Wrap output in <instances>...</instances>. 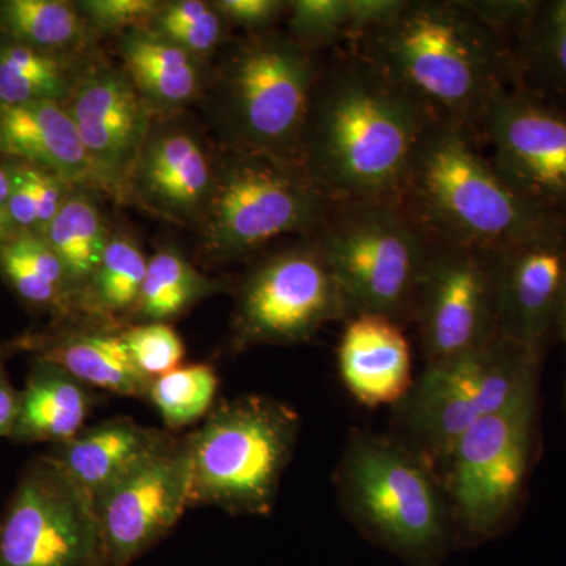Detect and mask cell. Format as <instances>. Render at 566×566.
Returning a JSON list of instances; mask_svg holds the SVG:
<instances>
[{
  "mask_svg": "<svg viewBox=\"0 0 566 566\" xmlns=\"http://www.w3.org/2000/svg\"><path fill=\"white\" fill-rule=\"evenodd\" d=\"M441 118L415 92L346 48L319 66L301 166L335 200H400L409 167Z\"/></svg>",
  "mask_w": 566,
  "mask_h": 566,
  "instance_id": "1",
  "label": "cell"
},
{
  "mask_svg": "<svg viewBox=\"0 0 566 566\" xmlns=\"http://www.w3.org/2000/svg\"><path fill=\"white\" fill-rule=\"evenodd\" d=\"M346 48L476 145L491 107L516 87L513 41L480 17L471 0H405L395 17Z\"/></svg>",
  "mask_w": 566,
  "mask_h": 566,
  "instance_id": "2",
  "label": "cell"
},
{
  "mask_svg": "<svg viewBox=\"0 0 566 566\" xmlns=\"http://www.w3.org/2000/svg\"><path fill=\"white\" fill-rule=\"evenodd\" d=\"M401 202L438 243L502 251L566 226L517 196L476 144L439 120L406 177Z\"/></svg>",
  "mask_w": 566,
  "mask_h": 566,
  "instance_id": "3",
  "label": "cell"
},
{
  "mask_svg": "<svg viewBox=\"0 0 566 566\" xmlns=\"http://www.w3.org/2000/svg\"><path fill=\"white\" fill-rule=\"evenodd\" d=\"M338 497L365 538L408 566H442L455 545L433 465L395 438L354 431L337 469Z\"/></svg>",
  "mask_w": 566,
  "mask_h": 566,
  "instance_id": "4",
  "label": "cell"
},
{
  "mask_svg": "<svg viewBox=\"0 0 566 566\" xmlns=\"http://www.w3.org/2000/svg\"><path fill=\"white\" fill-rule=\"evenodd\" d=\"M308 238L333 271L349 318L412 322L436 241L401 200H337Z\"/></svg>",
  "mask_w": 566,
  "mask_h": 566,
  "instance_id": "5",
  "label": "cell"
},
{
  "mask_svg": "<svg viewBox=\"0 0 566 566\" xmlns=\"http://www.w3.org/2000/svg\"><path fill=\"white\" fill-rule=\"evenodd\" d=\"M301 417L283 401L244 395L221 401L191 434L192 506L266 516L292 461Z\"/></svg>",
  "mask_w": 566,
  "mask_h": 566,
  "instance_id": "6",
  "label": "cell"
},
{
  "mask_svg": "<svg viewBox=\"0 0 566 566\" xmlns=\"http://www.w3.org/2000/svg\"><path fill=\"white\" fill-rule=\"evenodd\" d=\"M334 202L301 164L227 147L199 222L200 249L208 262H240L289 234L312 237Z\"/></svg>",
  "mask_w": 566,
  "mask_h": 566,
  "instance_id": "7",
  "label": "cell"
},
{
  "mask_svg": "<svg viewBox=\"0 0 566 566\" xmlns=\"http://www.w3.org/2000/svg\"><path fill=\"white\" fill-rule=\"evenodd\" d=\"M319 65L282 31L249 35L223 62L219 112L227 147L301 164Z\"/></svg>",
  "mask_w": 566,
  "mask_h": 566,
  "instance_id": "8",
  "label": "cell"
},
{
  "mask_svg": "<svg viewBox=\"0 0 566 566\" xmlns=\"http://www.w3.org/2000/svg\"><path fill=\"white\" fill-rule=\"evenodd\" d=\"M543 360L497 337L427 364L411 392L395 406L415 452L431 465L480 420L538 389Z\"/></svg>",
  "mask_w": 566,
  "mask_h": 566,
  "instance_id": "9",
  "label": "cell"
},
{
  "mask_svg": "<svg viewBox=\"0 0 566 566\" xmlns=\"http://www.w3.org/2000/svg\"><path fill=\"white\" fill-rule=\"evenodd\" d=\"M538 438V389L486 417L453 444L441 464L458 546L482 545L515 520Z\"/></svg>",
  "mask_w": 566,
  "mask_h": 566,
  "instance_id": "10",
  "label": "cell"
},
{
  "mask_svg": "<svg viewBox=\"0 0 566 566\" xmlns=\"http://www.w3.org/2000/svg\"><path fill=\"white\" fill-rule=\"evenodd\" d=\"M349 318L344 294L312 238L268 253L238 289L232 348L296 345Z\"/></svg>",
  "mask_w": 566,
  "mask_h": 566,
  "instance_id": "11",
  "label": "cell"
},
{
  "mask_svg": "<svg viewBox=\"0 0 566 566\" xmlns=\"http://www.w3.org/2000/svg\"><path fill=\"white\" fill-rule=\"evenodd\" d=\"M0 566H104L95 499L48 453L25 463L0 516Z\"/></svg>",
  "mask_w": 566,
  "mask_h": 566,
  "instance_id": "12",
  "label": "cell"
},
{
  "mask_svg": "<svg viewBox=\"0 0 566 566\" xmlns=\"http://www.w3.org/2000/svg\"><path fill=\"white\" fill-rule=\"evenodd\" d=\"M412 323L419 327L427 364L501 337L497 252L436 241L417 292Z\"/></svg>",
  "mask_w": 566,
  "mask_h": 566,
  "instance_id": "13",
  "label": "cell"
},
{
  "mask_svg": "<svg viewBox=\"0 0 566 566\" xmlns=\"http://www.w3.org/2000/svg\"><path fill=\"white\" fill-rule=\"evenodd\" d=\"M191 434L95 497L104 566H132L191 509Z\"/></svg>",
  "mask_w": 566,
  "mask_h": 566,
  "instance_id": "14",
  "label": "cell"
},
{
  "mask_svg": "<svg viewBox=\"0 0 566 566\" xmlns=\"http://www.w3.org/2000/svg\"><path fill=\"white\" fill-rule=\"evenodd\" d=\"M482 144L517 196L566 219V111L512 88L491 107Z\"/></svg>",
  "mask_w": 566,
  "mask_h": 566,
  "instance_id": "15",
  "label": "cell"
},
{
  "mask_svg": "<svg viewBox=\"0 0 566 566\" xmlns=\"http://www.w3.org/2000/svg\"><path fill=\"white\" fill-rule=\"evenodd\" d=\"M107 191L129 202L128 182L159 112L120 69L95 61L63 104Z\"/></svg>",
  "mask_w": 566,
  "mask_h": 566,
  "instance_id": "16",
  "label": "cell"
},
{
  "mask_svg": "<svg viewBox=\"0 0 566 566\" xmlns=\"http://www.w3.org/2000/svg\"><path fill=\"white\" fill-rule=\"evenodd\" d=\"M566 308V226L497 251L499 335L538 359L560 340Z\"/></svg>",
  "mask_w": 566,
  "mask_h": 566,
  "instance_id": "17",
  "label": "cell"
},
{
  "mask_svg": "<svg viewBox=\"0 0 566 566\" xmlns=\"http://www.w3.org/2000/svg\"><path fill=\"white\" fill-rule=\"evenodd\" d=\"M219 155L174 115H156L129 178V202L170 222L197 223L214 191Z\"/></svg>",
  "mask_w": 566,
  "mask_h": 566,
  "instance_id": "18",
  "label": "cell"
},
{
  "mask_svg": "<svg viewBox=\"0 0 566 566\" xmlns=\"http://www.w3.org/2000/svg\"><path fill=\"white\" fill-rule=\"evenodd\" d=\"M122 324L73 311L52 318L50 327L6 342L11 356L32 354L33 359L59 365L84 385L102 392L147 400L150 379L137 370Z\"/></svg>",
  "mask_w": 566,
  "mask_h": 566,
  "instance_id": "19",
  "label": "cell"
},
{
  "mask_svg": "<svg viewBox=\"0 0 566 566\" xmlns=\"http://www.w3.org/2000/svg\"><path fill=\"white\" fill-rule=\"evenodd\" d=\"M337 363L342 382L367 408L400 405L415 386L411 345L403 326L386 316L346 319Z\"/></svg>",
  "mask_w": 566,
  "mask_h": 566,
  "instance_id": "20",
  "label": "cell"
},
{
  "mask_svg": "<svg viewBox=\"0 0 566 566\" xmlns=\"http://www.w3.org/2000/svg\"><path fill=\"white\" fill-rule=\"evenodd\" d=\"M0 156L59 175L76 188L109 193L63 104L0 103Z\"/></svg>",
  "mask_w": 566,
  "mask_h": 566,
  "instance_id": "21",
  "label": "cell"
},
{
  "mask_svg": "<svg viewBox=\"0 0 566 566\" xmlns=\"http://www.w3.org/2000/svg\"><path fill=\"white\" fill-rule=\"evenodd\" d=\"M169 430L145 427L129 417H114L85 427L48 455L93 499L109 490L175 444Z\"/></svg>",
  "mask_w": 566,
  "mask_h": 566,
  "instance_id": "22",
  "label": "cell"
},
{
  "mask_svg": "<svg viewBox=\"0 0 566 566\" xmlns=\"http://www.w3.org/2000/svg\"><path fill=\"white\" fill-rule=\"evenodd\" d=\"M10 441L59 446L85 428L99 395L59 365L32 359Z\"/></svg>",
  "mask_w": 566,
  "mask_h": 566,
  "instance_id": "23",
  "label": "cell"
},
{
  "mask_svg": "<svg viewBox=\"0 0 566 566\" xmlns=\"http://www.w3.org/2000/svg\"><path fill=\"white\" fill-rule=\"evenodd\" d=\"M122 71L151 109L170 112L202 95V59L148 28L120 33L117 44Z\"/></svg>",
  "mask_w": 566,
  "mask_h": 566,
  "instance_id": "24",
  "label": "cell"
},
{
  "mask_svg": "<svg viewBox=\"0 0 566 566\" xmlns=\"http://www.w3.org/2000/svg\"><path fill=\"white\" fill-rule=\"evenodd\" d=\"M95 61L91 51L40 50L0 35V103L65 104Z\"/></svg>",
  "mask_w": 566,
  "mask_h": 566,
  "instance_id": "25",
  "label": "cell"
},
{
  "mask_svg": "<svg viewBox=\"0 0 566 566\" xmlns=\"http://www.w3.org/2000/svg\"><path fill=\"white\" fill-rule=\"evenodd\" d=\"M513 52L515 88L566 111V0H536Z\"/></svg>",
  "mask_w": 566,
  "mask_h": 566,
  "instance_id": "26",
  "label": "cell"
},
{
  "mask_svg": "<svg viewBox=\"0 0 566 566\" xmlns=\"http://www.w3.org/2000/svg\"><path fill=\"white\" fill-rule=\"evenodd\" d=\"M0 277L33 312L55 318L74 311L65 268L39 234H17L0 248Z\"/></svg>",
  "mask_w": 566,
  "mask_h": 566,
  "instance_id": "27",
  "label": "cell"
},
{
  "mask_svg": "<svg viewBox=\"0 0 566 566\" xmlns=\"http://www.w3.org/2000/svg\"><path fill=\"white\" fill-rule=\"evenodd\" d=\"M93 192L73 188L43 234L65 268L74 304L98 270L112 233Z\"/></svg>",
  "mask_w": 566,
  "mask_h": 566,
  "instance_id": "28",
  "label": "cell"
},
{
  "mask_svg": "<svg viewBox=\"0 0 566 566\" xmlns=\"http://www.w3.org/2000/svg\"><path fill=\"white\" fill-rule=\"evenodd\" d=\"M148 259L129 234L111 233L102 263L77 296L74 311L128 326L139 304Z\"/></svg>",
  "mask_w": 566,
  "mask_h": 566,
  "instance_id": "29",
  "label": "cell"
},
{
  "mask_svg": "<svg viewBox=\"0 0 566 566\" xmlns=\"http://www.w3.org/2000/svg\"><path fill=\"white\" fill-rule=\"evenodd\" d=\"M226 290V283L200 273L177 249L161 248L148 259L134 322L169 324L200 301Z\"/></svg>",
  "mask_w": 566,
  "mask_h": 566,
  "instance_id": "30",
  "label": "cell"
},
{
  "mask_svg": "<svg viewBox=\"0 0 566 566\" xmlns=\"http://www.w3.org/2000/svg\"><path fill=\"white\" fill-rule=\"evenodd\" d=\"M0 35L48 51H91L95 32L76 3L0 0Z\"/></svg>",
  "mask_w": 566,
  "mask_h": 566,
  "instance_id": "31",
  "label": "cell"
},
{
  "mask_svg": "<svg viewBox=\"0 0 566 566\" xmlns=\"http://www.w3.org/2000/svg\"><path fill=\"white\" fill-rule=\"evenodd\" d=\"M375 0H292L286 21L294 43L316 54L326 48L349 44L374 28Z\"/></svg>",
  "mask_w": 566,
  "mask_h": 566,
  "instance_id": "32",
  "label": "cell"
},
{
  "mask_svg": "<svg viewBox=\"0 0 566 566\" xmlns=\"http://www.w3.org/2000/svg\"><path fill=\"white\" fill-rule=\"evenodd\" d=\"M219 378L210 364L180 365L169 374L153 379L147 400L170 433L205 420L214 408Z\"/></svg>",
  "mask_w": 566,
  "mask_h": 566,
  "instance_id": "33",
  "label": "cell"
},
{
  "mask_svg": "<svg viewBox=\"0 0 566 566\" xmlns=\"http://www.w3.org/2000/svg\"><path fill=\"white\" fill-rule=\"evenodd\" d=\"M227 21L212 2L175 0L161 2L148 29L166 36L196 57L218 50L226 39Z\"/></svg>",
  "mask_w": 566,
  "mask_h": 566,
  "instance_id": "34",
  "label": "cell"
},
{
  "mask_svg": "<svg viewBox=\"0 0 566 566\" xmlns=\"http://www.w3.org/2000/svg\"><path fill=\"white\" fill-rule=\"evenodd\" d=\"M123 340L137 370L150 381L180 367L185 359V344L167 323L128 324Z\"/></svg>",
  "mask_w": 566,
  "mask_h": 566,
  "instance_id": "35",
  "label": "cell"
},
{
  "mask_svg": "<svg viewBox=\"0 0 566 566\" xmlns=\"http://www.w3.org/2000/svg\"><path fill=\"white\" fill-rule=\"evenodd\" d=\"M93 32H125L148 28L161 2L156 0H82L76 2Z\"/></svg>",
  "mask_w": 566,
  "mask_h": 566,
  "instance_id": "36",
  "label": "cell"
},
{
  "mask_svg": "<svg viewBox=\"0 0 566 566\" xmlns=\"http://www.w3.org/2000/svg\"><path fill=\"white\" fill-rule=\"evenodd\" d=\"M212 6L227 24L245 29L251 35L274 31L290 9L285 0H216Z\"/></svg>",
  "mask_w": 566,
  "mask_h": 566,
  "instance_id": "37",
  "label": "cell"
},
{
  "mask_svg": "<svg viewBox=\"0 0 566 566\" xmlns=\"http://www.w3.org/2000/svg\"><path fill=\"white\" fill-rule=\"evenodd\" d=\"M25 167H28L29 180H31L33 197H35L36 212H39V234L43 237L76 186H71L59 175L39 169V167L29 166V164H25Z\"/></svg>",
  "mask_w": 566,
  "mask_h": 566,
  "instance_id": "38",
  "label": "cell"
},
{
  "mask_svg": "<svg viewBox=\"0 0 566 566\" xmlns=\"http://www.w3.org/2000/svg\"><path fill=\"white\" fill-rule=\"evenodd\" d=\"M9 210L14 237L17 234H39V212H36L35 197H33L28 167L24 163L14 161Z\"/></svg>",
  "mask_w": 566,
  "mask_h": 566,
  "instance_id": "39",
  "label": "cell"
},
{
  "mask_svg": "<svg viewBox=\"0 0 566 566\" xmlns=\"http://www.w3.org/2000/svg\"><path fill=\"white\" fill-rule=\"evenodd\" d=\"M11 354L0 344V439L10 438L20 409V390L11 381L7 360Z\"/></svg>",
  "mask_w": 566,
  "mask_h": 566,
  "instance_id": "40",
  "label": "cell"
},
{
  "mask_svg": "<svg viewBox=\"0 0 566 566\" xmlns=\"http://www.w3.org/2000/svg\"><path fill=\"white\" fill-rule=\"evenodd\" d=\"M14 161L0 156V248L14 237L10 221V196L13 188Z\"/></svg>",
  "mask_w": 566,
  "mask_h": 566,
  "instance_id": "41",
  "label": "cell"
},
{
  "mask_svg": "<svg viewBox=\"0 0 566 566\" xmlns=\"http://www.w3.org/2000/svg\"><path fill=\"white\" fill-rule=\"evenodd\" d=\"M560 340L564 342L566 348V327H564V331H562Z\"/></svg>",
  "mask_w": 566,
  "mask_h": 566,
  "instance_id": "42",
  "label": "cell"
},
{
  "mask_svg": "<svg viewBox=\"0 0 566 566\" xmlns=\"http://www.w3.org/2000/svg\"><path fill=\"white\" fill-rule=\"evenodd\" d=\"M564 327H566V308H565L564 323H562V331H564Z\"/></svg>",
  "mask_w": 566,
  "mask_h": 566,
  "instance_id": "43",
  "label": "cell"
}]
</instances>
